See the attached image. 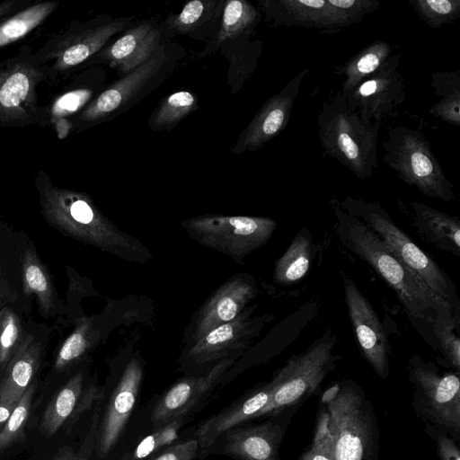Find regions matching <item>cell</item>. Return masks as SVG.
Masks as SVG:
<instances>
[{
  "instance_id": "cell-1",
  "label": "cell",
  "mask_w": 460,
  "mask_h": 460,
  "mask_svg": "<svg viewBox=\"0 0 460 460\" xmlns=\"http://www.w3.org/2000/svg\"><path fill=\"white\" fill-rule=\"evenodd\" d=\"M314 438L327 443L332 460L378 459L377 419L361 386L342 380L323 391Z\"/></svg>"
},
{
  "instance_id": "cell-2",
  "label": "cell",
  "mask_w": 460,
  "mask_h": 460,
  "mask_svg": "<svg viewBox=\"0 0 460 460\" xmlns=\"http://www.w3.org/2000/svg\"><path fill=\"white\" fill-rule=\"evenodd\" d=\"M331 204L341 243L367 263L394 291L409 317L431 323L440 308H450L455 313L402 265L368 226L341 209L337 200L332 199Z\"/></svg>"
},
{
  "instance_id": "cell-3",
  "label": "cell",
  "mask_w": 460,
  "mask_h": 460,
  "mask_svg": "<svg viewBox=\"0 0 460 460\" xmlns=\"http://www.w3.org/2000/svg\"><path fill=\"white\" fill-rule=\"evenodd\" d=\"M35 186L44 217L58 229L125 259L140 255L141 245L104 217L86 194L55 185L44 170L36 174Z\"/></svg>"
},
{
  "instance_id": "cell-4",
  "label": "cell",
  "mask_w": 460,
  "mask_h": 460,
  "mask_svg": "<svg viewBox=\"0 0 460 460\" xmlns=\"http://www.w3.org/2000/svg\"><path fill=\"white\" fill-rule=\"evenodd\" d=\"M321 146L360 180L373 176L382 122L364 119L350 109L341 92L330 96L317 116Z\"/></svg>"
},
{
  "instance_id": "cell-5",
  "label": "cell",
  "mask_w": 460,
  "mask_h": 460,
  "mask_svg": "<svg viewBox=\"0 0 460 460\" xmlns=\"http://www.w3.org/2000/svg\"><path fill=\"white\" fill-rule=\"evenodd\" d=\"M341 209L368 226L414 276L459 315V300L447 272L422 251L377 202L347 196L337 201Z\"/></svg>"
},
{
  "instance_id": "cell-6",
  "label": "cell",
  "mask_w": 460,
  "mask_h": 460,
  "mask_svg": "<svg viewBox=\"0 0 460 460\" xmlns=\"http://www.w3.org/2000/svg\"><path fill=\"white\" fill-rule=\"evenodd\" d=\"M49 65L40 64L28 45L0 61V127L19 128L50 123L49 106L39 104L37 89L49 81Z\"/></svg>"
},
{
  "instance_id": "cell-7",
  "label": "cell",
  "mask_w": 460,
  "mask_h": 460,
  "mask_svg": "<svg viewBox=\"0 0 460 460\" xmlns=\"http://www.w3.org/2000/svg\"><path fill=\"white\" fill-rule=\"evenodd\" d=\"M382 146L384 162L406 184L429 198L456 199L454 186L421 131L405 125L389 126Z\"/></svg>"
},
{
  "instance_id": "cell-8",
  "label": "cell",
  "mask_w": 460,
  "mask_h": 460,
  "mask_svg": "<svg viewBox=\"0 0 460 460\" xmlns=\"http://www.w3.org/2000/svg\"><path fill=\"white\" fill-rule=\"evenodd\" d=\"M336 343L337 337L328 331L305 351L293 355L270 381L271 397L257 419L288 410L314 395L336 367Z\"/></svg>"
},
{
  "instance_id": "cell-9",
  "label": "cell",
  "mask_w": 460,
  "mask_h": 460,
  "mask_svg": "<svg viewBox=\"0 0 460 460\" xmlns=\"http://www.w3.org/2000/svg\"><path fill=\"white\" fill-rule=\"evenodd\" d=\"M408 378L412 386L411 406L425 424L460 441V378L451 370L441 372L419 355L409 360Z\"/></svg>"
},
{
  "instance_id": "cell-10",
  "label": "cell",
  "mask_w": 460,
  "mask_h": 460,
  "mask_svg": "<svg viewBox=\"0 0 460 460\" xmlns=\"http://www.w3.org/2000/svg\"><path fill=\"white\" fill-rule=\"evenodd\" d=\"M261 4L275 27L298 26L333 34L361 22L381 3L377 0H271Z\"/></svg>"
},
{
  "instance_id": "cell-11",
  "label": "cell",
  "mask_w": 460,
  "mask_h": 460,
  "mask_svg": "<svg viewBox=\"0 0 460 460\" xmlns=\"http://www.w3.org/2000/svg\"><path fill=\"white\" fill-rule=\"evenodd\" d=\"M182 225L200 244L238 261L264 245L277 227L271 218L244 216H204Z\"/></svg>"
},
{
  "instance_id": "cell-12",
  "label": "cell",
  "mask_w": 460,
  "mask_h": 460,
  "mask_svg": "<svg viewBox=\"0 0 460 460\" xmlns=\"http://www.w3.org/2000/svg\"><path fill=\"white\" fill-rule=\"evenodd\" d=\"M128 22V19L108 22H73L65 31L49 35L34 56L40 64L49 65V81L56 82L100 51Z\"/></svg>"
},
{
  "instance_id": "cell-13",
  "label": "cell",
  "mask_w": 460,
  "mask_h": 460,
  "mask_svg": "<svg viewBox=\"0 0 460 460\" xmlns=\"http://www.w3.org/2000/svg\"><path fill=\"white\" fill-rule=\"evenodd\" d=\"M401 53L390 56L381 66L344 95L347 105L361 117L382 122L397 116L405 101V84L399 64Z\"/></svg>"
},
{
  "instance_id": "cell-14",
  "label": "cell",
  "mask_w": 460,
  "mask_h": 460,
  "mask_svg": "<svg viewBox=\"0 0 460 460\" xmlns=\"http://www.w3.org/2000/svg\"><path fill=\"white\" fill-rule=\"evenodd\" d=\"M143 375L140 360L130 358L104 398L95 443V451L100 458H105L111 452L124 433L138 399Z\"/></svg>"
},
{
  "instance_id": "cell-15",
  "label": "cell",
  "mask_w": 460,
  "mask_h": 460,
  "mask_svg": "<svg viewBox=\"0 0 460 460\" xmlns=\"http://www.w3.org/2000/svg\"><path fill=\"white\" fill-rule=\"evenodd\" d=\"M262 328V319L252 317V309H244L234 320L209 331L184 353L181 365L195 370L211 367L215 364L234 358L237 353L248 347L251 340Z\"/></svg>"
},
{
  "instance_id": "cell-16",
  "label": "cell",
  "mask_w": 460,
  "mask_h": 460,
  "mask_svg": "<svg viewBox=\"0 0 460 460\" xmlns=\"http://www.w3.org/2000/svg\"><path fill=\"white\" fill-rule=\"evenodd\" d=\"M344 298L357 341L365 359L382 379L390 374V345L384 326L356 283L343 276Z\"/></svg>"
},
{
  "instance_id": "cell-17",
  "label": "cell",
  "mask_w": 460,
  "mask_h": 460,
  "mask_svg": "<svg viewBox=\"0 0 460 460\" xmlns=\"http://www.w3.org/2000/svg\"><path fill=\"white\" fill-rule=\"evenodd\" d=\"M234 361V358L222 360L201 375L182 378L172 385L152 408L150 420L154 428L177 418L190 416L198 405L207 400Z\"/></svg>"
},
{
  "instance_id": "cell-18",
  "label": "cell",
  "mask_w": 460,
  "mask_h": 460,
  "mask_svg": "<svg viewBox=\"0 0 460 460\" xmlns=\"http://www.w3.org/2000/svg\"><path fill=\"white\" fill-rule=\"evenodd\" d=\"M308 72L309 68L298 72L280 92L262 105L240 137L234 151H256L288 126L301 84Z\"/></svg>"
},
{
  "instance_id": "cell-19",
  "label": "cell",
  "mask_w": 460,
  "mask_h": 460,
  "mask_svg": "<svg viewBox=\"0 0 460 460\" xmlns=\"http://www.w3.org/2000/svg\"><path fill=\"white\" fill-rule=\"evenodd\" d=\"M271 394L270 382L260 385L205 420L195 433L199 442V458L205 457L210 452L211 447L225 432L257 419L258 414L270 402Z\"/></svg>"
},
{
  "instance_id": "cell-20",
  "label": "cell",
  "mask_w": 460,
  "mask_h": 460,
  "mask_svg": "<svg viewBox=\"0 0 460 460\" xmlns=\"http://www.w3.org/2000/svg\"><path fill=\"white\" fill-rule=\"evenodd\" d=\"M257 293L252 276L239 274L223 284L203 305L191 338L199 340L214 328L237 317Z\"/></svg>"
},
{
  "instance_id": "cell-21",
  "label": "cell",
  "mask_w": 460,
  "mask_h": 460,
  "mask_svg": "<svg viewBox=\"0 0 460 460\" xmlns=\"http://www.w3.org/2000/svg\"><path fill=\"white\" fill-rule=\"evenodd\" d=\"M273 416L258 425L237 426L225 432L220 437L225 454L237 460H283L279 449L285 428L280 418Z\"/></svg>"
},
{
  "instance_id": "cell-22",
  "label": "cell",
  "mask_w": 460,
  "mask_h": 460,
  "mask_svg": "<svg viewBox=\"0 0 460 460\" xmlns=\"http://www.w3.org/2000/svg\"><path fill=\"white\" fill-rule=\"evenodd\" d=\"M161 60L152 58L104 90L75 116L79 125L93 124L123 107L159 70Z\"/></svg>"
},
{
  "instance_id": "cell-23",
  "label": "cell",
  "mask_w": 460,
  "mask_h": 460,
  "mask_svg": "<svg viewBox=\"0 0 460 460\" xmlns=\"http://www.w3.org/2000/svg\"><path fill=\"white\" fill-rule=\"evenodd\" d=\"M102 392L94 384L84 385L82 372L76 373L51 400L42 416L41 431L50 437L67 420L71 424L82 412L101 398Z\"/></svg>"
},
{
  "instance_id": "cell-24",
  "label": "cell",
  "mask_w": 460,
  "mask_h": 460,
  "mask_svg": "<svg viewBox=\"0 0 460 460\" xmlns=\"http://www.w3.org/2000/svg\"><path fill=\"white\" fill-rule=\"evenodd\" d=\"M159 39L156 28L148 22H142L102 50L99 57L127 75L150 59Z\"/></svg>"
},
{
  "instance_id": "cell-25",
  "label": "cell",
  "mask_w": 460,
  "mask_h": 460,
  "mask_svg": "<svg viewBox=\"0 0 460 460\" xmlns=\"http://www.w3.org/2000/svg\"><path fill=\"white\" fill-rule=\"evenodd\" d=\"M40 362V347L34 338L24 335L5 367L0 385V402L16 405L31 385Z\"/></svg>"
},
{
  "instance_id": "cell-26",
  "label": "cell",
  "mask_w": 460,
  "mask_h": 460,
  "mask_svg": "<svg viewBox=\"0 0 460 460\" xmlns=\"http://www.w3.org/2000/svg\"><path fill=\"white\" fill-rule=\"evenodd\" d=\"M418 233L438 249L460 256V222L457 217L420 201L411 202Z\"/></svg>"
},
{
  "instance_id": "cell-27",
  "label": "cell",
  "mask_w": 460,
  "mask_h": 460,
  "mask_svg": "<svg viewBox=\"0 0 460 460\" xmlns=\"http://www.w3.org/2000/svg\"><path fill=\"white\" fill-rule=\"evenodd\" d=\"M392 45L382 40H375L341 65H336L332 73L344 76L341 93L347 94L367 76L376 71L391 56Z\"/></svg>"
},
{
  "instance_id": "cell-28",
  "label": "cell",
  "mask_w": 460,
  "mask_h": 460,
  "mask_svg": "<svg viewBox=\"0 0 460 460\" xmlns=\"http://www.w3.org/2000/svg\"><path fill=\"white\" fill-rule=\"evenodd\" d=\"M314 245L305 227L296 234L287 251L275 263L273 279L281 286H290L308 272L314 255Z\"/></svg>"
},
{
  "instance_id": "cell-29",
  "label": "cell",
  "mask_w": 460,
  "mask_h": 460,
  "mask_svg": "<svg viewBox=\"0 0 460 460\" xmlns=\"http://www.w3.org/2000/svg\"><path fill=\"white\" fill-rule=\"evenodd\" d=\"M58 0L29 4L0 22V48L25 37L43 23L59 6Z\"/></svg>"
},
{
  "instance_id": "cell-30",
  "label": "cell",
  "mask_w": 460,
  "mask_h": 460,
  "mask_svg": "<svg viewBox=\"0 0 460 460\" xmlns=\"http://www.w3.org/2000/svg\"><path fill=\"white\" fill-rule=\"evenodd\" d=\"M430 84L440 99L429 109V114L443 122L460 126V71H435Z\"/></svg>"
},
{
  "instance_id": "cell-31",
  "label": "cell",
  "mask_w": 460,
  "mask_h": 460,
  "mask_svg": "<svg viewBox=\"0 0 460 460\" xmlns=\"http://www.w3.org/2000/svg\"><path fill=\"white\" fill-rule=\"evenodd\" d=\"M22 285L25 294H35L40 311L49 315L54 308V290L50 279L33 250L22 255Z\"/></svg>"
},
{
  "instance_id": "cell-32",
  "label": "cell",
  "mask_w": 460,
  "mask_h": 460,
  "mask_svg": "<svg viewBox=\"0 0 460 460\" xmlns=\"http://www.w3.org/2000/svg\"><path fill=\"white\" fill-rule=\"evenodd\" d=\"M190 420V416L181 417L155 427L144 437L124 460H148L161 450L177 443L181 428Z\"/></svg>"
},
{
  "instance_id": "cell-33",
  "label": "cell",
  "mask_w": 460,
  "mask_h": 460,
  "mask_svg": "<svg viewBox=\"0 0 460 460\" xmlns=\"http://www.w3.org/2000/svg\"><path fill=\"white\" fill-rule=\"evenodd\" d=\"M431 325L448 366L460 373V339L455 332L459 325V316L450 308L443 307L436 313Z\"/></svg>"
},
{
  "instance_id": "cell-34",
  "label": "cell",
  "mask_w": 460,
  "mask_h": 460,
  "mask_svg": "<svg viewBox=\"0 0 460 460\" xmlns=\"http://www.w3.org/2000/svg\"><path fill=\"white\" fill-rule=\"evenodd\" d=\"M258 18L257 9L250 3L244 0L227 1L217 41L221 43L240 37L256 24Z\"/></svg>"
},
{
  "instance_id": "cell-35",
  "label": "cell",
  "mask_w": 460,
  "mask_h": 460,
  "mask_svg": "<svg viewBox=\"0 0 460 460\" xmlns=\"http://www.w3.org/2000/svg\"><path fill=\"white\" fill-rule=\"evenodd\" d=\"M92 91L86 88L72 89L60 94L50 105V123L55 125L59 137H65L72 126L66 117L77 115L89 101Z\"/></svg>"
},
{
  "instance_id": "cell-36",
  "label": "cell",
  "mask_w": 460,
  "mask_h": 460,
  "mask_svg": "<svg viewBox=\"0 0 460 460\" xmlns=\"http://www.w3.org/2000/svg\"><path fill=\"white\" fill-rule=\"evenodd\" d=\"M408 4L433 30L452 24L460 18V0H409Z\"/></svg>"
},
{
  "instance_id": "cell-37",
  "label": "cell",
  "mask_w": 460,
  "mask_h": 460,
  "mask_svg": "<svg viewBox=\"0 0 460 460\" xmlns=\"http://www.w3.org/2000/svg\"><path fill=\"white\" fill-rule=\"evenodd\" d=\"M93 323L82 319L75 331L61 345L55 361V369L62 371L79 359L89 347Z\"/></svg>"
},
{
  "instance_id": "cell-38",
  "label": "cell",
  "mask_w": 460,
  "mask_h": 460,
  "mask_svg": "<svg viewBox=\"0 0 460 460\" xmlns=\"http://www.w3.org/2000/svg\"><path fill=\"white\" fill-rule=\"evenodd\" d=\"M36 384H31L16 403L13 412L0 431V451L6 449L23 435L29 418Z\"/></svg>"
},
{
  "instance_id": "cell-39",
  "label": "cell",
  "mask_w": 460,
  "mask_h": 460,
  "mask_svg": "<svg viewBox=\"0 0 460 460\" xmlns=\"http://www.w3.org/2000/svg\"><path fill=\"white\" fill-rule=\"evenodd\" d=\"M24 335L17 315L8 307L0 311V370H4Z\"/></svg>"
},
{
  "instance_id": "cell-40",
  "label": "cell",
  "mask_w": 460,
  "mask_h": 460,
  "mask_svg": "<svg viewBox=\"0 0 460 460\" xmlns=\"http://www.w3.org/2000/svg\"><path fill=\"white\" fill-rule=\"evenodd\" d=\"M196 107V99L187 91H179L169 95L155 114L156 128L175 124L190 113Z\"/></svg>"
},
{
  "instance_id": "cell-41",
  "label": "cell",
  "mask_w": 460,
  "mask_h": 460,
  "mask_svg": "<svg viewBox=\"0 0 460 460\" xmlns=\"http://www.w3.org/2000/svg\"><path fill=\"white\" fill-rule=\"evenodd\" d=\"M214 2L193 0L189 2L169 23L177 31L186 32L195 28Z\"/></svg>"
},
{
  "instance_id": "cell-42",
  "label": "cell",
  "mask_w": 460,
  "mask_h": 460,
  "mask_svg": "<svg viewBox=\"0 0 460 460\" xmlns=\"http://www.w3.org/2000/svg\"><path fill=\"white\" fill-rule=\"evenodd\" d=\"M197 456H199V442L196 438H193L174 443L148 460H195Z\"/></svg>"
},
{
  "instance_id": "cell-43",
  "label": "cell",
  "mask_w": 460,
  "mask_h": 460,
  "mask_svg": "<svg viewBox=\"0 0 460 460\" xmlns=\"http://www.w3.org/2000/svg\"><path fill=\"white\" fill-rule=\"evenodd\" d=\"M424 431L435 442L440 460H460L459 443L451 436L429 424L425 425Z\"/></svg>"
},
{
  "instance_id": "cell-44",
  "label": "cell",
  "mask_w": 460,
  "mask_h": 460,
  "mask_svg": "<svg viewBox=\"0 0 460 460\" xmlns=\"http://www.w3.org/2000/svg\"><path fill=\"white\" fill-rule=\"evenodd\" d=\"M100 419V409H97L93 415L90 428L84 439L79 448V456L77 460H90L93 451L95 450L96 433L98 429Z\"/></svg>"
},
{
  "instance_id": "cell-45",
  "label": "cell",
  "mask_w": 460,
  "mask_h": 460,
  "mask_svg": "<svg viewBox=\"0 0 460 460\" xmlns=\"http://www.w3.org/2000/svg\"><path fill=\"white\" fill-rule=\"evenodd\" d=\"M298 460H332L325 441L313 438L311 447Z\"/></svg>"
},
{
  "instance_id": "cell-46",
  "label": "cell",
  "mask_w": 460,
  "mask_h": 460,
  "mask_svg": "<svg viewBox=\"0 0 460 460\" xmlns=\"http://www.w3.org/2000/svg\"><path fill=\"white\" fill-rule=\"evenodd\" d=\"M31 4L26 0H4L0 3V22L8 16L22 9L24 4Z\"/></svg>"
},
{
  "instance_id": "cell-47",
  "label": "cell",
  "mask_w": 460,
  "mask_h": 460,
  "mask_svg": "<svg viewBox=\"0 0 460 460\" xmlns=\"http://www.w3.org/2000/svg\"><path fill=\"white\" fill-rule=\"evenodd\" d=\"M79 449L75 451L71 447H62L51 460H77Z\"/></svg>"
},
{
  "instance_id": "cell-48",
  "label": "cell",
  "mask_w": 460,
  "mask_h": 460,
  "mask_svg": "<svg viewBox=\"0 0 460 460\" xmlns=\"http://www.w3.org/2000/svg\"><path fill=\"white\" fill-rule=\"evenodd\" d=\"M15 405L0 402V424L7 421Z\"/></svg>"
},
{
  "instance_id": "cell-49",
  "label": "cell",
  "mask_w": 460,
  "mask_h": 460,
  "mask_svg": "<svg viewBox=\"0 0 460 460\" xmlns=\"http://www.w3.org/2000/svg\"><path fill=\"white\" fill-rule=\"evenodd\" d=\"M120 460H124V459L121 458Z\"/></svg>"
}]
</instances>
